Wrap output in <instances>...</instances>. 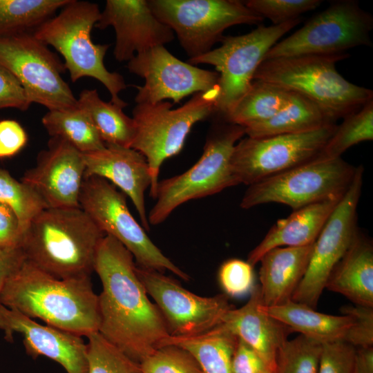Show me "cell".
<instances>
[{
	"label": "cell",
	"mask_w": 373,
	"mask_h": 373,
	"mask_svg": "<svg viewBox=\"0 0 373 373\" xmlns=\"http://www.w3.org/2000/svg\"><path fill=\"white\" fill-rule=\"evenodd\" d=\"M133 255L105 235L95 258L94 271L102 284L98 295V332L140 363L170 334L165 321L140 279Z\"/></svg>",
	"instance_id": "6da1fadb"
},
{
	"label": "cell",
	"mask_w": 373,
	"mask_h": 373,
	"mask_svg": "<svg viewBox=\"0 0 373 373\" xmlns=\"http://www.w3.org/2000/svg\"><path fill=\"white\" fill-rule=\"evenodd\" d=\"M0 303L78 336L98 332V295L90 276L58 278L25 260L6 283Z\"/></svg>",
	"instance_id": "7a4b0ae2"
},
{
	"label": "cell",
	"mask_w": 373,
	"mask_h": 373,
	"mask_svg": "<svg viewBox=\"0 0 373 373\" xmlns=\"http://www.w3.org/2000/svg\"><path fill=\"white\" fill-rule=\"evenodd\" d=\"M106 234L80 208H47L25 231L26 260L61 279L90 276L98 245Z\"/></svg>",
	"instance_id": "3957f363"
},
{
	"label": "cell",
	"mask_w": 373,
	"mask_h": 373,
	"mask_svg": "<svg viewBox=\"0 0 373 373\" xmlns=\"http://www.w3.org/2000/svg\"><path fill=\"white\" fill-rule=\"evenodd\" d=\"M347 53L301 55L264 59L254 80L300 94L318 105L333 121L358 111L373 99V92L350 82L336 68Z\"/></svg>",
	"instance_id": "277c9868"
},
{
	"label": "cell",
	"mask_w": 373,
	"mask_h": 373,
	"mask_svg": "<svg viewBox=\"0 0 373 373\" xmlns=\"http://www.w3.org/2000/svg\"><path fill=\"white\" fill-rule=\"evenodd\" d=\"M100 14L95 3L70 0L32 34L61 55L73 82L84 77L97 79L110 93L111 102L124 108L128 104L119 95L127 85L120 74L109 71L104 62L109 45L95 44L91 38Z\"/></svg>",
	"instance_id": "5b68a950"
},
{
	"label": "cell",
	"mask_w": 373,
	"mask_h": 373,
	"mask_svg": "<svg viewBox=\"0 0 373 373\" xmlns=\"http://www.w3.org/2000/svg\"><path fill=\"white\" fill-rule=\"evenodd\" d=\"M203 153L185 172L158 182L155 204L148 213L151 225L163 222L172 212L191 200L211 195L238 185L231 168V157L245 128L213 115Z\"/></svg>",
	"instance_id": "8992f818"
},
{
	"label": "cell",
	"mask_w": 373,
	"mask_h": 373,
	"mask_svg": "<svg viewBox=\"0 0 373 373\" xmlns=\"http://www.w3.org/2000/svg\"><path fill=\"white\" fill-rule=\"evenodd\" d=\"M219 95V86L193 95L182 106L173 108L166 101L137 104L133 110L135 136L131 147L142 153L150 168V195L155 198L162 163L182 149L192 127L212 117Z\"/></svg>",
	"instance_id": "52a82bcc"
},
{
	"label": "cell",
	"mask_w": 373,
	"mask_h": 373,
	"mask_svg": "<svg viewBox=\"0 0 373 373\" xmlns=\"http://www.w3.org/2000/svg\"><path fill=\"white\" fill-rule=\"evenodd\" d=\"M79 203L106 235L113 237L128 250L137 267L161 273L169 271L189 280V276L150 239L130 212L126 195L111 182L97 176L84 178Z\"/></svg>",
	"instance_id": "ba28073f"
},
{
	"label": "cell",
	"mask_w": 373,
	"mask_h": 373,
	"mask_svg": "<svg viewBox=\"0 0 373 373\" xmlns=\"http://www.w3.org/2000/svg\"><path fill=\"white\" fill-rule=\"evenodd\" d=\"M300 21L298 17L279 25L259 24L245 35L223 36L220 47L189 59V63L194 66L211 65L219 74L215 115L222 118L227 116L249 89L254 74L268 51Z\"/></svg>",
	"instance_id": "9c48e42d"
},
{
	"label": "cell",
	"mask_w": 373,
	"mask_h": 373,
	"mask_svg": "<svg viewBox=\"0 0 373 373\" xmlns=\"http://www.w3.org/2000/svg\"><path fill=\"white\" fill-rule=\"evenodd\" d=\"M148 3L156 17L176 35L189 59L212 50L227 28L259 25L264 19L239 0H148Z\"/></svg>",
	"instance_id": "30bf717a"
},
{
	"label": "cell",
	"mask_w": 373,
	"mask_h": 373,
	"mask_svg": "<svg viewBox=\"0 0 373 373\" xmlns=\"http://www.w3.org/2000/svg\"><path fill=\"white\" fill-rule=\"evenodd\" d=\"M356 167L341 157L296 166L249 185L240 202L242 209L279 203L294 211L342 197L350 186Z\"/></svg>",
	"instance_id": "8fae6325"
},
{
	"label": "cell",
	"mask_w": 373,
	"mask_h": 373,
	"mask_svg": "<svg viewBox=\"0 0 373 373\" xmlns=\"http://www.w3.org/2000/svg\"><path fill=\"white\" fill-rule=\"evenodd\" d=\"M372 28V15L357 1H336L292 35L277 42L265 59L343 54L357 46H371Z\"/></svg>",
	"instance_id": "7c38bea8"
},
{
	"label": "cell",
	"mask_w": 373,
	"mask_h": 373,
	"mask_svg": "<svg viewBox=\"0 0 373 373\" xmlns=\"http://www.w3.org/2000/svg\"><path fill=\"white\" fill-rule=\"evenodd\" d=\"M0 64L17 78L31 104L48 111L77 106V98L61 76L64 63L32 32L0 38Z\"/></svg>",
	"instance_id": "4fadbf2b"
},
{
	"label": "cell",
	"mask_w": 373,
	"mask_h": 373,
	"mask_svg": "<svg viewBox=\"0 0 373 373\" xmlns=\"http://www.w3.org/2000/svg\"><path fill=\"white\" fill-rule=\"evenodd\" d=\"M336 123L299 134L246 137L236 144L231 168L238 184L247 186L316 158L336 128Z\"/></svg>",
	"instance_id": "5bb4252c"
},
{
	"label": "cell",
	"mask_w": 373,
	"mask_h": 373,
	"mask_svg": "<svg viewBox=\"0 0 373 373\" xmlns=\"http://www.w3.org/2000/svg\"><path fill=\"white\" fill-rule=\"evenodd\" d=\"M363 173V167H356L350 186L314 243L306 272L291 300L314 309L330 275L356 236V209Z\"/></svg>",
	"instance_id": "9a60e30c"
},
{
	"label": "cell",
	"mask_w": 373,
	"mask_h": 373,
	"mask_svg": "<svg viewBox=\"0 0 373 373\" xmlns=\"http://www.w3.org/2000/svg\"><path fill=\"white\" fill-rule=\"evenodd\" d=\"M136 271L161 312L170 336H189L209 331L220 325L233 308L225 294L200 296L163 273L137 266Z\"/></svg>",
	"instance_id": "2e32d148"
},
{
	"label": "cell",
	"mask_w": 373,
	"mask_h": 373,
	"mask_svg": "<svg viewBox=\"0 0 373 373\" xmlns=\"http://www.w3.org/2000/svg\"><path fill=\"white\" fill-rule=\"evenodd\" d=\"M133 74L144 79L135 86L136 104H155L171 99L180 103L185 97L209 90L218 86L219 74L184 62L164 46H158L135 55L128 61Z\"/></svg>",
	"instance_id": "e0dca14e"
},
{
	"label": "cell",
	"mask_w": 373,
	"mask_h": 373,
	"mask_svg": "<svg viewBox=\"0 0 373 373\" xmlns=\"http://www.w3.org/2000/svg\"><path fill=\"white\" fill-rule=\"evenodd\" d=\"M84 173L83 153L64 140L51 137L21 181L35 189L48 208H75L80 207Z\"/></svg>",
	"instance_id": "ac0fdd59"
},
{
	"label": "cell",
	"mask_w": 373,
	"mask_h": 373,
	"mask_svg": "<svg viewBox=\"0 0 373 373\" xmlns=\"http://www.w3.org/2000/svg\"><path fill=\"white\" fill-rule=\"evenodd\" d=\"M0 330L8 343L20 334L26 353L33 359L45 356L59 364L67 373H87V343L82 336L42 325L0 303Z\"/></svg>",
	"instance_id": "d6986e66"
},
{
	"label": "cell",
	"mask_w": 373,
	"mask_h": 373,
	"mask_svg": "<svg viewBox=\"0 0 373 373\" xmlns=\"http://www.w3.org/2000/svg\"><path fill=\"white\" fill-rule=\"evenodd\" d=\"M108 26L115 30L113 55L120 62L175 38L173 32L153 14L147 0H107L95 27L104 30Z\"/></svg>",
	"instance_id": "ffe728a7"
},
{
	"label": "cell",
	"mask_w": 373,
	"mask_h": 373,
	"mask_svg": "<svg viewBox=\"0 0 373 373\" xmlns=\"http://www.w3.org/2000/svg\"><path fill=\"white\" fill-rule=\"evenodd\" d=\"M84 178H102L129 197L146 231L150 229L145 206V192L152 178L145 157L131 147L106 144L95 151L83 153Z\"/></svg>",
	"instance_id": "44dd1931"
},
{
	"label": "cell",
	"mask_w": 373,
	"mask_h": 373,
	"mask_svg": "<svg viewBox=\"0 0 373 373\" xmlns=\"http://www.w3.org/2000/svg\"><path fill=\"white\" fill-rule=\"evenodd\" d=\"M262 303L260 286L256 285L247 303L229 309L220 324L253 348L273 373L277 352L291 331L265 314L260 308Z\"/></svg>",
	"instance_id": "7402d4cb"
},
{
	"label": "cell",
	"mask_w": 373,
	"mask_h": 373,
	"mask_svg": "<svg viewBox=\"0 0 373 373\" xmlns=\"http://www.w3.org/2000/svg\"><path fill=\"white\" fill-rule=\"evenodd\" d=\"M314 243L275 247L261 257L259 286L264 306L278 305L291 299L306 272Z\"/></svg>",
	"instance_id": "603a6c76"
},
{
	"label": "cell",
	"mask_w": 373,
	"mask_h": 373,
	"mask_svg": "<svg viewBox=\"0 0 373 373\" xmlns=\"http://www.w3.org/2000/svg\"><path fill=\"white\" fill-rule=\"evenodd\" d=\"M343 196L307 205L294 211L287 218L278 220L249 253L247 261L254 267L273 248L314 243Z\"/></svg>",
	"instance_id": "cb8c5ba5"
},
{
	"label": "cell",
	"mask_w": 373,
	"mask_h": 373,
	"mask_svg": "<svg viewBox=\"0 0 373 373\" xmlns=\"http://www.w3.org/2000/svg\"><path fill=\"white\" fill-rule=\"evenodd\" d=\"M325 288L344 296L355 305L373 307V249L358 232Z\"/></svg>",
	"instance_id": "d4e9b609"
},
{
	"label": "cell",
	"mask_w": 373,
	"mask_h": 373,
	"mask_svg": "<svg viewBox=\"0 0 373 373\" xmlns=\"http://www.w3.org/2000/svg\"><path fill=\"white\" fill-rule=\"evenodd\" d=\"M261 309L267 315L287 326L291 332L321 343L343 340L353 323L350 315L334 316L316 311L305 304L289 300L281 305Z\"/></svg>",
	"instance_id": "484cf974"
},
{
	"label": "cell",
	"mask_w": 373,
	"mask_h": 373,
	"mask_svg": "<svg viewBox=\"0 0 373 373\" xmlns=\"http://www.w3.org/2000/svg\"><path fill=\"white\" fill-rule=\"evenodd\" d=\"M333 123L318 105L293 92L287 104L274 116L245 128V132L247 137L261 138L307 133Z\"/></svg>",
	"instance_id": "4316f807"
},
{
	"label": "cell",
	"mask_w": 373,
	"mask_h": 373,
	"mask_svg": "<svg viewBox=\"0 0 373 373\" xmlns=\"http://www.w3.org/2000/svg\"><path fill=\"white\" fill-rule=\"evenodd\" d=\"M238 337L220 324L205 332L189 336H169L161 343L179 346L198 362L203 373H232L231 358Z\"/></svg>",
	"instance_id": "83f0119b"
},
{
	"label": "cell",
	"mask_w": 373,
	"mask_h": 373,
	"mask_svg": "<svg viewBox=\"0 0 373 373\" xmlns=\"http://www.w3.org/2000/svg\"><path fill=\"white\" fill-rule=\"evenodd\" d=\"M77 103L87 113L105 144L131 147L135 136V124L133 118L124 113L122 106L102 100L96 89L83 90Z\"/></svg>",
	"instance_id": "f1b7e54d"
},
{
	"label": "cell",
	"mask_w": 373,
	"mask_h": 373,
	"mask_svg": "<svg viewBox=\"0 0 373 373\" xmlns=\"http://www.w3.org/2000/svg\"><path fill=\"white\" fill-rule=\"evenodd\" d=\"M292 93L277 85L254 80L248 91L224 119L247 128L274 116L287 104Z\"/></svg>",
	"instance_id": "f546056e"
},
{
	"label": "cell",
	"mask_w": 373,
	"mask_h": 373,
	"mask_svg": "<svg viewBox=\"0 0 373 373\" xmlns=\"http://www.w3.org/2000/svg\"><path fill=\"white\" fill-rule=\"evenodd\" d=\"M41 122L51 137L64 140L82 153L100 150L106 146L87 113L78 105L48 111Z\"/></svg>",
	"instance_id": "4dcf8cb0"
},
{
	"label": "cell",
	"mask_w": 373,
	"mask_h": 373,
	"mask_svg": "<svg viewBox=\"0 0 373 373\" xmlns=\"http://www.w3.org/2000/svg\"><path fill=\"white\" fill-rule=\"evenodd\" d=\"M70 0H0V38L32 32Z\"/></svg>",
	"instance_id": "1f68e13d"
},
{
	"label": "cell",
	"mask_w": 373,
	"mask_h": 373,
	"mask_svg": "<svg viewBox=\"0 0 373 373\" xmlns=\"http://www.w3.org/2000/svg\"><path fill=\"white\" fill-rule=\"evenodd\" d=\"M316 159L334 160L351 146L373 140V99L345 117Z\"/></svg>",
	"instance_id": "d6a6232c"
},
{
	"label": "cell",
	"mask_w": 373,
	"mask_h": 373,
	"mask_svg": "<svg viewBox=\"0 0 373 373\" xmlns=\"http://www.w3.org/2000/svg\"><path fill=\"white\" fill-rule=\"evenodd\" d=\"M0 203L9 207L16 216L22 237L31 222L48 208L35 189L22 181L19 182L8 171L1 169Z\"/></svg>",
	"instance_id": "836d02e7"
},
{
	"label": "cell",
	"mask_w": 373,
	"mask_h": 373,
	"mask_svg": "<svg viewBox=\"0 0 373 373\" xmlns=\"http://www.w3.org/2000/svg\"><path fill=\"white\" fill-rule=\"evenodd\" d=\"M323 343L300 334L279 348L273 373H317Z\"/></svg>",
	"instance_id": "e575fe53"
},
{
	"label": "cell",
	"mask_w": 373,
	"mask_h": 373,
	"mask_svg": "<svg viewBox=\"0 0 373 373\" xmlns=\"http://www.w3.org/2000/svg\"><path fill=\"white\" fill-rule=\"evenodd\" d=\"M86 338L87 373H143L139 363L108 342L98 332Z\"/></svg>",
	"instance_id": "d590c367"
},
{
	"label": "cell",
	"mask_w": 373,
	"mask_h": 373,
	"mask_svg": "<svg viewBox=\"0 0 373 373\" xmlns=\"http://www.w3.org/2000/svg\"><path fill=\"white\" fill-rule=\"evenodd\" d=\"M140 364L143 373H203L189 352L174 345L158 347Z\"/></svg>",
	"instance_id": "8d00e7d4"
},
{
	"label": "cell",
	"mask_w": 373,
	"mask_h": 373,
	"mask_svg": "<svg viewBox=\"0 0 373 373\" xmlns=\"http://www.w3.org/2000/svg\"><path fill=\"white\" fill-rule=\"evenodd\" d=\"M320 0H248L245 4L252 11L269 19L274 25H279L298 18L308 11L318 8Z\"/></svg>",
	"instance_id": "74e56055"
},
{
	"label": "cell",
	"mask_w": 373,
	"mask_h": 373,
	"mask_svg": "<svg viewBox=\"0 0 373 373\" xmlns=\"http://www.w3.org/2000/svg\"><path fill=\"white\" fill-rule=\"evenodd\" d=\"M218 279L227 296H244L254 287L253 266L237 258L227 260L220 267Z\"/></svg>",
	"instance_id": "f35d334b"
},
{
	"label": "cell",
	"mask_w": 373,
	"mask_h": 373,
	"mask_svg": "<svg viewBox=\"0 0 373 373\" xmlns=\"http://www.w3.org/2000/svg\"><path fill=\"white\" fill-rule=\"evenodd\" d=\"M355 350L343 340L323 343L317 373H354Z\"/></svg>",
	"instance_id": "ab89813d"
},
{
	"label": "cell",
	"mask_w": 373,
	"mask_h": 373,
	"mask_svg": "<svg viewBox=\"0 0 373 373\" xmlns=\"http://www.w3.org/2000/svg\"><path fill=\"white\" fill-rule=\"evenodd\" d=\"M342 314L350 315L353 323L344 341L355 347L373 346V307L354 305L341 309Z\"/></svg>",
	"instance_id": "60d3db41"
},
{
	"label": "cell",
	"mask_w": 373,
	"mask_h": 373,
	"mask_svg": "<svg viewBox=\"0 0 373 373\" xmlns=\"http://www.w3.org/2000/svg\"><path fill=\"white\" fill-rule=\"evenodd\" d=\"M31 102L17 78L0 64V108L26 111Z\"/></svg>",
	"instance_id": "b9f144b4"
},
{
	"label": "cell",
	"mask_w": 373,
	"mask_h": 373,
	"mask_svg": "<svg viewBox=\"0 0 373 373\" xmlns=\"http://www.w3.org/2000/svg\"><path fill=\"white\" fill-rule=\"evenodd\" d=\"M27 140L26 132L18 122L0 121V158L16 155L25 146Z\"/></svg>",
	"instance_id": "7bdbcfd3"
},
{
	"label": "cell",
	"mask_w": 373,
	"mask_h": 373,
	"mask_svg": "<svg viewBox=\"0 0 373 373\" xmlns=\"http://www.w3.org/2000/svg\"><path fill=\"white\" fill-rule=\"evenodd\" d=\"M231 372L232 373H264L269 371L256 351L245 341L238 338L231 358Z\"/></svg>",
	"instance_id": "ee69618b"
},
{
	"label": "cell",
	"mask_w": 373,
	"mask_h": 373,
	"mask_svg": "<svg viewBox=\"0 0 373 373\" xmlns=\"http://www.w3.org/2000/svg\"><path fill=\"white\" fill-rule=\"evenodd\" d=\"M21 239L16 216L9 207L0 203V248L20 247Z\"/></svg>",
	"instance_id": "f6af8a7d"
},
{
	"label": "cell",
	"mask_w": 373,
	"mask_h": 373,
	"mask_svg": "<svg viewBox=\"0 0 373 373\" xmlns=\"http://www.w3.org/2000/svg\"><path fill=\"white\" fill-rule=\"evenodd\" d=\"M25 260L21 247L0 248V295L8 279L21 267Z\"/></svg>",
	"instance_id": "bcb514c9"
},
{
	"label": "cell",
	"mask_w": 373,
	"mask_h": 373,
	"mask_svg": "<svg viewBox=\"0 0 373 373\" xmlns=\"http://www.w3.org/2000/svg\"><path fill=\"white\" fill-rule=\"evenodd\" d=\"M354 373H373V346L356 347Z\"/></svg>",
	"instance_id": "7dc6e473"
},
{
	"label": "cell",
	"mask_w": 373,
	"mask_h": 373,
	"mask_svg": "<svg viewBox=\"0 0 373 373\" xmlns=\"http://www.w3.org/2000/svg\"><path fill=\"white\" fill-rule=\"evenodd\" d=\"M264 373H270V372H264Z\"/></svg>",
	"instance_id": "c3c4849f"
}]
</instances>
